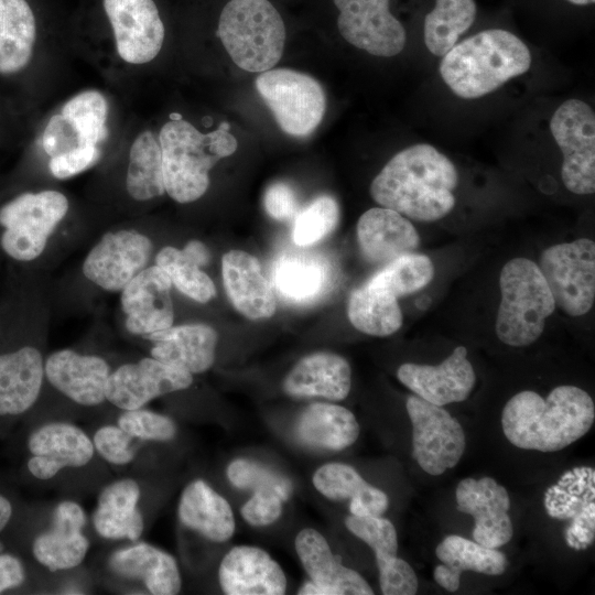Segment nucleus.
I'll use <instances>...</instances> for the list:
<instances>
[{
	"mask_svg": "<svg viewBox=\"0 0 595 595\" xmlns=\"http://www.w3.org/2000/svg\"><path fill=\"white\" fill-rule=\"evenodd\" d=\"M458 184L454 163L435 147L412 144L396 153L370 184L381 207L416 221H435L452 212Z\"/></svg>",
	"mask_w": 595,
	"mask_h": 595,
	"instance_id": "1",
	"label": "nucleus"
},
{
	"mask_svg": "<svg viewBox=\"0 0 595 595\" xmlns=\"http://www.w3.org/2000/svg\"><path fill=\"white\" fill-rule=\"evenodd\" d=\"M595 420L592 397L576 386H558L547 399L524 390L501 412L502 432L515 446L539 452L563 450L584 436Z\"/></svg>",
	"mask_w": 595,
	"mask_h": 595,
	"instance_id": "2",
	"label": "nucleus"
},
{
	"mask_svg": "<svg viewBox=\"0 0 595 595\" xmlns=\"http://www.w3.org/2000/svg\"><path fill=\"white\" fill-rule=\"evenodd\" d=\"M529 47L513 33L490 29L456 43L440 62L445 85L459 98L477 99L527 73Z\"/></svg>",
	"mask_w": 595,
	"mask_h": 595,
	"instance_id": "3",
	"label": "nucleus"
},
{
	"mask_svg": "<svg viewBox=\"0 0 595 595\" xmlns=\"http://www.w3.org/2000/svg\"><path fill=\"white\" fill-rule=\"evenodd\" d=\"M228 122L208 133L183 119L164 123L158 136L165 192L177 203L201 198L209 186L208 173L221 159L237 150V140Z\"/></svg>",
	"mask_w": 595,
	"mask_h": 595,
	"instance_id": "4",
	"label": "nucleus"
},
{
	"mask_svg": "<svg viewBox=\"0 0 595 595\" xmlns=\"http://www.w3.org/2000/svg\"><path fill=\"white\" fill-rule=\"evenodd\" d=\"M499 286L497 337L512 347L531 345L541 336L547 318L556 307L543 274L532 260L513 258L502 267Z\"/></svg>",
	"mask_w": 595,
	"mask_h": 595,
	"instance_id": "5",
	"label": "nucleus"
},
{
	"mask_svg": "<svg viewBox=\"0 0 595 595\" xmlns=\"http://www.w3.org/2000/svg\"><path fill=\"white\" fill-rule=\"evenodd\" d=\"M217 35L238 67L262 73L280 61L286 32L270 1L230 0L220 12Z\"/></svg>",
	"mask_w": 595,
	"mask_h": 595,
	"instance_id": "6",
	"label": "nucleus"
},
{
	"mask_svg": "<svg viewBox=\"0 0 595 595\" xmlns=\"http://www.w3.org/2000/svg\"><path fill=\"white\" fill-rule=\"evenodd\" d=\"M68 199L53 190L23 192L0 205V249L15 262L39 258L65 217Z\"/></svg>",
	"mask_w": 595,
	"mask_h": 595,
	"instance_id": "7",
	"label": "nucleus"
},
{
	"mask_svg": "<svg viewBox=\"0 0 595 595\" xmlns=\"http://www.w3.org/2000/svg\"><path fill=\"white\" fill-rule=\"evenodd\" d=\"M255 85L285 133L306 137L321 123L326 97L312 76L289 68H271L262 72Z\"/></svg>",
	"mask_w": 595,
	"mask_h": 595,
	"instance_id": "8",
	"label": "nucleus"
},
{
	"mask_svg": "<svg viewBox=\"0 0 595 595\" xmlns=\"http://www.w3.org/2000/svg\"><path fill=\"white\" fill-rule=\"evenodd\" d=\"M555 306L570 316H582L595 300V244L588 238L547 248L538 264Z\"/></svg>",
	"mask_w": 595,
	"mask_h": 595,
	"instance_id": "9",
	"label": "nucleus"
},
{
	"mask_svg": "<svg viewBox=\"0 0 595 595\" xmlns=\"http://www.w3.org/2000/svg\"><path fill=\"white\" fill-rule=\"evenodd\" d=\"M550 131L560 148L564 186L577 195L595 191V113L583 100L563 101L553 112Z\"/></svg>",
	"mask_w": 595,
	"mask_h": 595,
	"instance_id": "10",
	"label": "nucleus"
},
{
	"mask_svg": "<svg viewBox=\"0 0 595 595\" xmlns=\"http://www.w3.org/2000/svg\"><path fill=\"white\" fill-rule=\"evenodd\" d=\"M405 408L412 424V456L419 466L434 476L455 467L466 448L461 423L418 396H410Z\"/></svg>",
	"mask_w": 595,
	"mask_h": 595,
	"instance_id": "11",
	"label": "nucleus"
},
{
	"mask_svg": "<svg viewBox=\"0 0 595 595\" xmlns=\"http://www.w3.org/2000/svg\"><path fill=\"white\" fill-rule=\"evenodd\" d=\"M337 26L349 44L371 55L392 57L405 46L407 34L390 12L389 0H333Z\"/></svg>",
	"mask_w": 595,
	"mask_h": 595,
	"instance_id": "12",
	"label": "nucleus"
},
{
	"mask_svg": "<svg viewBox=\"0 0 595 595\" xmlns=\"http://www.w3.org/2000/svg\"><path fill=\"white\" fill-rule=\"evenodd\" d=\"M118 55L141 65L160 53L165 29L154 0H102Z\"/></svg>",
	"mask_w": 595,
	"mask_h": 595,
	"instance_id": "13",
	"label": "nucleus"
},
{
	"mask_svg": "<svg viewBox=\"0 0 595 595\" xmlns=\"http://www.w3.org/2000/svg\"><path fill=\"white\" fill-rule=\"evenodd\" d=\"M151 252V240L137 230L107 232L85 258L83 273L106 291L121 292L147 267Z\"/></svg>",
	"mask_w": 595,
	"mask_h": 595,
	"instance_id": "14",
	"label": "nucleus"
},
{
	"mask_svg": "<svg viewBox=\"0 0 595 595\" xmlns=\"http://www.w3.org/2000/svg\"><path fill=\"white\" fill-rule=\"evenodd\" d=\"M193 375L153 357L128 363L112 370L106 385V401L122 410L143 408L151 400L187 389Z\"/></svg>",
	"mask_w": 595,
	"mask_h": 595,
	"instance_id": "15",
	"label": "nucleus"
},
{
	"mask_svg": "<svg viewBox=\"0 0 595 595\" xmlns=\"http://www.w3.org/2000/svg\"><path fill=\"white\" fill-rule=\"evenodd\" d=\"M548 515L571 519L565 541L574 550H585L595 539V470L578 466L565 472L544 494Z\"/></svg>",
	"mask_w": 595,
	"mask_h": 595,
	"instance_id": "16",
	"label": "nucleus"
},
{
	"mask_svg": "<svg viewBox=\"0 0 595 595\" xmlns=\"http://www.w3.org/2000/svg\"><path fill=\"white\" fill-rule=\"evenodd\" d=\"M26 446L31 454L28 469L40 480L52 479L67 467H84L96 453L87 433L65 421L41 424L30 433Z\"/></svg>",
	"mask_w": 595,
	"mask_h": 595,
	"instance_id": "17",
	"label": "nucleus"
},
{
	"mask_svg": "<svg viewBox=\"0 0 595 595\" xmlns=\"http://www.w3.org/2000/svg\"><path fill=\"white\" fill-rule=\"evenodd\" d=\"M455 496L457 510L474 518V541L497 549L511 540L510 498L502 485L487 476L467 477L458 483Z\"/></svg>",
	"mask_w": 595,
	"mask_h": 595,
	"instance_id": "18",
	"label": "nucleus"
},
{
	"mask_svg": "<svg viewBox=\"0 0 595 595\" xmlns=\"http://www.w3.org/2000/svg\"><path fill=\"white\" fill-rule=\"evenodd\" d=\"M397 377L418 397L440 407L466 400L476 382L475 370L464 346L454 348L437 366L402 364Z\"/></svg>",
	"mask_w": 595,
	"mask_h": 595,
	"instance_id": "19",
	"label": "nucleus"
},
{
	"mask_svg": "<svg viewBox=\"0 0 595 595\" xmlns=\"http://www.w3.org/2000/svg\"><path fill=\"white\" fill-rule=\"evenodd\" d=\"M172 283L156 264L144 268L121 290L126 327L142 337L173 325Z\"/></svg>",
	"mask_w": 595,
	"mask_h": 595,
	"instance_id": "20",
	"label": "nucleus"
},
{
	"mask_svg": "<svg viewBox=\"0 0 595 595\" xmlns=\"http://www.w3.org/2000/svg\"><path fill=\"white\" fill-rule=\"evenodd\" d=\"M85 524L86 513L79 504L58 502L52 513L51 527L33 540L34 559L51 572L80 565L89 550V540L83 532Z\"/></svg>",
	"mask_w": 595,
	"mask_h": 595,
	"instance_id": "21",
	"label": "nucleus"
},
{
	"mask_svg": "<svg viewBox=\"0 0 595 595\" xmlns=\"http://www.w3.org/2000/svg\"><path fill=\"white\" fill-rule=\"evenodd\" d=\"M40 348L12 344L0 348V416H19L37 401L45 379Z\"/></svg>",
	"mask_w": 595,
	"mask_h": 595,
	"instance_id": "22",
	"label": "nucleus"
},
{
	"mask_svg": "<svg viewBox=\"0 0 595 595\" xmlns=\"http://www.w3.org/2000/svg\"><path fill=\"white\" fill-rule=\"evenodd\" d=\"M44 372L56 390L79 405L96 407L106 401L111 370L100 356L61 349L45 359Z\"/></svg>",
	"mask_w": 595,
	"mask_h": 595,
	"instance_id": "23",
	"label": "nucleus"
},
{
	"mask_svg": "<svg viewBox=\"0 0 595 595\" xmlns=\"http://www.w3.org/2000/svg\"><path fill=\"white\" fill-rule=\"evenodd\" d=\"M218 580L227 595H282L288 585L281 566L252 545L230 549L219 564Z\"/></svg>",
	"mask_w": 595,
	"mask_h": 595,
	"instance_id": "24",
	"label": "nucleus"
},
{
	"mask_svg": "<svg viewBox=\"0 0 595 595\" xmlns=\"http://www.w3.org/2000/svg\"><path fill=\"white\" fill-rule=\"evenodd\" d=\"M221 274L226 294L232 306L249 320L271 317L277 300L259 260L242 250L223 256Z\"/></svg>",
	"mask_w": 595,
	"mask_h": 595,
	"instance_id": "25",
	"label": "nucleus"
},
{
	"mask_svg": "<svg viewBox=\"0 0 595 595\" xmlns=\"http://www.w3.org/2000/svg\"><path fill=\"white\" fill-rule=\"evenodd\" d=\"M295 551L310 580L322 595H372L367 581L344 566L333 554L326 539L315 529L301 530L294 541Z\"/></svg>",
	"mask_w": 595,
	"mask_h": 595,
	"instance_id": "26",
	"label": "nucleus"
},
{
	"mask_svg": "<svg viewBox=\"0 0 595 595\" xmlns=\"http://www.w3.org/2000/svg\"><path fill=\"white\" fill-rule=\"evenodd\" d=\"M107 565L112 574L121 578L141 582L152 595H175L182 587L174 556L147 542L136 541L113 551Z\"/></svg>",
	"mask_w": 595,
	"mask_h": 595,
	"instance_id": "27",
	"label": "nucleus"
},
{
	"mask_svg": "<svg viewBox=\"0 0 595 595\" xmlns=\"http://www.w3.org/2000/svg\"><path fill=\"white\" fill-rule=\"evenodd\" d=\"M357 240L364 257L374 263H388L413 252L420 236L412 223L396 210L374 207L357 223Z\"/></svg>",
	"mask_w": 595,
	"mask_h": 595,
	"instance_id": "28",
	"label": "nucleus"
},
{
	"mask_svg": "<svg viewBox=\"0 0 595 595\" xmlns=\"http://www.w3.org/2000/svg\"><path fill=\"white\" fill-rule=\"evenodd\" d=\"M143 338L153 343L151 357L192 375L207 371L215 361L218 336L206 324L172 325Z\"/></svg>",
	"mask_w": 595,
	"mask_h": 595,
	"instance_id": "29",
	"label": "nucleus"
},
{
	"mask_svg": "<svg viewBox=\"0 0 595 595\" xmlns=\"http://www.w3.org/2000/svg\"><path fill=\"white\" fill-rule=\"evenodd\" d=\"M351 387V369L340 355L320 351L299 360L283 381L284 391L295 398L344 400Z\"/></svg>",
	"mask_w": 595,
	"mask_h": 595,
	"instance_id": "30",
	"label": "nucleus"
},
{
	"mask_svg": "<svg viewBox=\"0 0 595 595\" xmlns=\"http://www.w3.org/2000/svg\"><path fill=\"white\" fill-rule=\"evenodd\" d=\"M272 281L284 300L309 304L324 296L332 288L333 268L320 253L283 252L273 263Z\"/></svg>",
	"mask_w": 595,
	"mask_h": 595,
	"instance_id": "31",
	"label": "nucleus"
},
{
	"mask_svg": "<svg viewBox=\"0 0 595 595\" xmlns=\"http://www.w3.org/2000/svg\"><path fill=\"white\" fill-rule=\"evenodd\" d=\"M140 486L132 478L115 480L102 488L91 516L95 531L104 539L136 542L144 530L138 505Z\"/></svg>",
	"mask_w": 595,
	"mask_h": 595,
	"instance_id": "32",
	"label": "nucleus"
},
{
	"mask_svg": "<svg viewBox=\"0 0 595 595\" xmlns=\"http://www.w3.org/2000/svg\"><path fill=\"white\" fill-rule=\"evenodd\" d=\"M435 554L442 564L434 569V580L448 592L458 589L463 571L501 575L508 566L506 555L496 548L455 534L445 537L436 547Z\"/></svg>",
	"mask_w": 595,
	"mask_h": 595,
	"instance_id": "33",
	"label": "nucleus"
},
{
	"mask_svg": "<svg viewBox=\"0 0 595 595\" xmlns=\"http://www.w3.org/2000/svg\"><path fill=\"white\" fill-rule=\"evenodd\" d=\"M177 516L183 526L213 542H225L235 532L229 502L203 479H195L183 489Z\"/></svg>",
	"mask_w": 595,
	"mask_h": 595,
	"instance_id": "34",
	"label": "nucleus"
},
{
	"mask_svg": "<svg viewBox=\"0 0 595 595\" xmlns=\"http://www.w3.org/2000/svg\"><path fill=\"white\" fill-rule=\"evenodd\" d=\"M317 491L331 500L349 499L354 516H381L389 507V498L379 488L368 484L350 465L327 463L313 474Z\"/></svg>",
	"mask_w": 595,
	"mask_h": 595,
	"instance_id": "35",
	"label": "nucleus"
},
{
	"mask_svg": "<svg viewBox=\"0 0 595 595\" xmlns=\"http://www.w3.org/2000/svg\"><path fill=\"white\" fill-rule=\"evenodd\" d=\"M359 432V423L351 411L327 402L306 407L295 425V434L303 444L327 451L349 447Z\"/></svg>",
	"mask_w": 595,
	"mask_h": 595,
	"instance_id": "36",
	"label": "nucleus"
},
{
	"mask_svg": "<svg viewBox=\"0 0 595 595\" xmlns=\"http://www.w3.org/2000/svg\"><path fill=\"white\" fill-rule=\"evenodd\" d=\"M37 21L28 0H0V74L12 75L30 63Z\"/></svg>",
	"mask_w": 595,
	"mask_h": 595,
	"instance_id": "37",
	"label": "nucleus"
},
{
	"mask_svg": "<svg viewBox=\"0 0 595 595\" xmlns=\"http://www.w3.org/2000/svg\"><path fill=\"white\" fill-rule=\"evenodd\" d=\"M347 315L356 329L377 337L392 335L403 321L398 299L367 283L351 292Z\"/></svg>",
	"mask_w": 595,
	"mask_h": 595,
	"instance_id": "38",
	"label": "nucleus"
},
{
	"mask_svg": "<svg viewBox=\"0 0 595 595\" xmlns=\"http://www.w3.org/2000/svg\"><path fill=\"white\" fill-rule=\"evenodd\" d=\"M126 188L136 201H149L165 193L159 138L151 131L139 133L130 148Z\"/></svg>",
	"mask_w": 595,
	"mask_h": 595,
	"instance_id": "39",
	"label": "nucleus"
},
{
	"mask_svg": "<svg viewBox=\"0 0 595 595\" xmlns=\"http://www.w3.org/2000/svg\"><path fill=\"white\" fill-rule=\"evenodd\" d=\"M475 18L474 0H436L423 24V39L429 52L442 57L472 26Z\"/></svg>",
	"mask_w": 595,
	"mask_h": 595,
	"instance_id": "40",
	"label": "nucleus"
},
{
	"mask_svg": "<svg viewBox=\"0 0 595 595\" xmlns=\"http://www.w3.org/2000/svg\"><path fill=\"white\" fill-rule=\"evenodd\" d=\"M346 528L375 553L379 577L390 575L410 564L398 558V537L392 522L381 516H354L345 519Z\"/></svg>",
	"mask_w": 595,
	"mask_h": 595,
	"instance_id": "41",
	"label": "nucleus"
},
{
	"mask_svg": "<svg viewBox=\"0 0 595 595\" xmlns=\"http://www.w3.org/2000/svg\"><path fill=\"white\" fill-rule=\"evenodd\" d=\"M433 277L432 260L428 256L410 252L386 263L366 283L398 299L423 289Z\"/></svg>",
	"mask_w": 595,
	"mask_h": 595,
	"instance_id": "42",
	"label": "nucleus"
},
{
	"mask_svg": "<svg viewBox=\"0 0 595 595\" xmlns=\"http://www.w3.org/2000/svg\"><path fill=\"white\" fill-rule=\"evenodd\" d=\"M155 262L186 296L199 303H207L216 289L212 279L201 270L182 250L172 246L163 247L155 257Z\"/></svg>",
	"mask_w": 595,
	"mask_h": 595,
	"instance_id": "43",
	"label": "nucleus"
},
{
	"mask_svg": "<svg viewBox=\"0 0 595 595\" xmlns=\"http://www.w3.org/2000/svg\"><path fill=\"white\" fill-rule=\"evenodd\" d=\"M86 145H98L107 134L108 102L97 90H85L72 97L62 108Z\"/></svg>",
	"mask_w": 595,
	"mask_h": 595,
	"instance_id": "44",
	"label": "nucleus"
},
{
	"mask_svg": "<svg viewBox=\"0 0 595 595\" xmlns=\"http://www.w3.org/2000/svg\"><path fill=\"white\" fill-rule=\"evenodd\" d=\"M339 220V206L328 195L316 197L295 216L293 241L301 247L311 246L329 235Z\"/></svg>",
	"mask_w": 595,
	"mask_h": 595,
	"instance_id": "45",
	"label": "nucleus"
},
{
	"mask_svg": "<svg viewBox=\"0 0 595 595\" xmlns=\"http://www.w3.org/2000/svg\"><path fill=\"white\" fill-rule=\"evenodd\" d=\"M229 483L239 489L271 490L286 501L292 495L293 485L289 478L258 462L237 458L226 469Z\"/></svg>",
	"mask_w": 595,
	"mask_h": 595,
	"instance_id": "46",
	"label": "nucleus"
},
{
	"mask_svg": "<svg viewBox=\"0 0 595 595\" xmlns=\"http://www.w3.org/2000/svg\"><path fill=\"white\" fill-rule=\"evenodd\" d=\"M117 424L137 441L166 442L177 433L173 419L144 408L122 410Z\"/></svg>",
	"mask_w": 595,
	"mask_h": 595,
	"instance_id": "47",
	"label": "nucleus"
},
{
	"mask_svg": "<svg viewBox=\"0 0 595 595\" xmlns=\"http://www.w3.org/2000/svg\"><path fill=\"white\" fill-rule=\"evenodd\" d=\"M95 452L107 463L115 466L130 464L137 455L134 439L118 424H106L94 433L91 439Z\"/></svg>",
	"mask_w": 595,
	"mask_h": 595,
	"instance_id": "48",
	"label": "nucleus"
},
{
	"mask_svg": "<svg viewBox=\"0 0 595 595\" xmlns=\"http://www.w3.org/2000/svg\"><path fill=\"white\" fill-rule=\"evenodd\" d=\"M86 145L72 121L62 113L50 118L42 136V147L48 156H56Z\"/></svg>",
	"mask_w": 595,
	"mask_h": 595,
	"instance_id": "49",
	"label": "nucleus"
},
{
	"mask_svg": "<svg viewBox=\"0 0 595 595\" xmlns=\"http://www.w3.org/2000/svg\"><path fill=\"white\" fill-rule=\"evenodd\" d=\"M284 500L274 491L256 490L242 505V519L253 527H266L274 523L282 515Z\"/></svg>",
	"mask_w": 595,
	"mask_h": 595,
	"instance_id": "50",
	"label": "nucleus"
},
{
	"mask_svg": "<svg viewBox=\"0 0 595 595\" xmlns=\"http://www.w3.org/2000/svg\"><path fill=\"white\" fill-rule=\"evenodd\" d=\"M100 158L98 145H84L67 153L52 156L48 167L60 180L72 177L93 166Z\"/></svg>",
	"mask_w": 595,
	"mask_h": 595,
	"instance_id": "51",
	"label": "nucleus"
},
{
	"mask_svg": "<svg viewBox=\"0 0 595 595\" xmlns=\"http://www.w3.org/2000/svg\"><path fill=\"white\" fill-rule=\"evenodd\" d=\"M263 207L270 217L284 221L296 216L299 202L289 184L275 182L264 192Z\"/></svg>",
	"mask_w": 595,
	"mask_h": 595,
	"instance_id": "52",
	"label": "nucleus"
},
{
	"mask_svg": "<svg viewBox=\"0 0 595 595\" xmlns=\"http://www.w3.org/2000/svg\"><path fill=\"white\" fill-rule=\"evenodd\" d=\"M26 577L21 560L10 553H0V594L21 586Z\"/></svg>",
	"mask_w": 595,
	"mask_h": 595,
	"instance_id": "53",
	"label": "nucleus"
},
{
	"mask_svg": "<svg viewBox=\"0 0 595 595\" xmlns=\"http://www.w3.org/2000/svg\"><path fill=\"white\" fill-rule=\"evenodd\" d=\"M182 251L198 267L205 266L209 261L208 249L198 240H191Z\"/></svg>",
	"mask_w": 595,
	"mask_h": 595,
	"instance_id": "54",
	"label": "nucleus"
},
{
	"mask_svg": "<svg viewBox=\"0 0 595 595\" xmlns=\"http://www.w3.org/2000/svg\"><path fill=\"white\" fill-rule=\"evenodd\" d=\"M13 507L11 501L0 494V532H2L11 520Z\"/></svg>",
	"mask_w": 595,
	"mask_h": 595,
	"instance_id": "55",
	"label": "nucleus"
},
{
	"mask_svg": "<svg viewBox=\"0 0 595 595\" xmlns=\"http://www.w3.org/2000/svg\"><path fill=\"white\" fill-rule=\"evenodd\" d=\"M567 1L576 6H587V4H593L595 2V0H567Z\"/></svg>",
	"mask_w": 595,
	"mask_h": 595,
	"instance_id": "56",
	"label": "nucleus"
}]
</instances>
